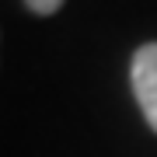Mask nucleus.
<instances>
[{
	"mask_svg": "<svg viewBox=\"0 0 157 157\" xmlns=\"http://www.w3.org/2000/svg\"><path fill=\"white\" fill-rule=\"evenodd\" d=\"M25 7H28L32 14H56L59 7H63V0H25Z\"/></svg>",
	"mask_w": 157,
	"mask_h": 157,
	"instance_id": "obj_2",
	"label": "nucleus"
},
{
	"mask_svg": "<svg viewBox=\"0 0 157 157\" xmlns=\"http://www.w3.org/2000/svg\"><path fill=\"white\" fill-rule=\"evenodd\" d=\"M129 80H133V94H136L143 119L157 133V42H147L136 49L133 67H129Z\"/></svg>",
	"mask_w": 157,
	"mask_h": 157,
	"instance_id": "obj_1",
	"label": "nucleus"
}]
</instances>
